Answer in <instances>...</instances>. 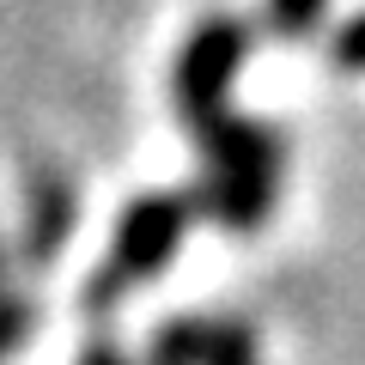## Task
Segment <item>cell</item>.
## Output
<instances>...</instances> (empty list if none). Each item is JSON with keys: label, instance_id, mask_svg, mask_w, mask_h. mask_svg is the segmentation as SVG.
<instances>
[{"label": "cell", "instance_id": "1", "mask_svg": "<svg viewBox=\"0 0 365 365\" xmlns=\"http://www.w3.org/2000/svg\"><path fill=\"white\" fill-rule=\"evenodd\" d=\"M189 140L201 153L195 213L220 220L225 232H256L280 201V170H287L280 134L256 116H232V104H225L213 116L189 122Z\"/></svg>", "mask_w": 365, "mask_h": 365}, {"label": "cell", "instance_id": "2", "mask_svg": "<svg viewBox=\"0 0 365 365\" xmlns=\"http://www.w3.org/2000/svg\"><path fill=\"white\" fill-rule=\"evenodd\" d=\"M195 220V195H177V189H146L122 207L116 232H110V262L86 280V311H116L134 287L158 280V274L177 262L182 237Z\"/></svg>", "mask_w": 365, "mask_h": 365}, {"label": "cell", "instance_id": "3", "mask_svg": "<svg viewBox=\"0 0 365 365\" xmlns=\"http://www.w3.org/2000/svg\"><path fill=\"white\" fill-rule=\"evenodd\" d=\"M244 61H250V25L232 19V13L201 19V25L182 37L177 67H170V98H177L182 128L201 122V116H213V110H225L232 79L244 73Z\"/></svg>", "mask_w": 365, "mask_h": 365}, {"label": "cell", "instance_id": "4", "mask_svg": "<svg viewBox=\"0 0 365 365\" xmlns=\"http://www.w3.org/2000/svg\"><path fill=\"white\" fill-rule=\"evenodd\" d=\"M79 220V189L61 177V170H37L31 177V195H25V232H19V256L31 268H49L61 256L67 232Z\"/></svg>", "mask_w": 365, "mask_h": 365}, {"label": "cell", "instance_id": "5", "mask_svg": "<svg viewBox=\"0 0 365 365\" xmlns=\"http://www.w3.org/2000/svg\"><path fill=\"white\" fill-rule=\"evenodd\" d=\"M213 359V317H165L146 341V365H207Z\"/></svg>", "mask_w": 365, "mask_h": 365}, {"label": "cell", "instance_id": "6", "mask_svg": "<svg viewBox=\"0 0 365 365\" xmlns=\"http://www.w3.org/2000/svg\"><path fill=\"white\" fill-rule=\"evenodd\" d=\"M207 365H256V329L237 317H213V359Z\"/></svg>", "mask_w": 365, "mask_h": 365}, {"label": "cell", "instance_id": "7", "mask_svg": "<svg viewBox=\"0 0 365 365\" xmlns=\"http://www.w3.org/2000/svg\"><path fill=\"white\" fill-rule=\"evenodd\" d=\"M323 13H329V0H268V25L280 37H311L323 25Z\"/></svg>", "mask_w": 365, "mask_h": 365}, {"label": "cell", "instance_id": "8", "mask_svg": "<svg viewBox=\"0 0 365 365\" xmlns=\"http://www.w3.org/2000/svg\"><path fill=\"white\" fill-rule=\"evenodd\" d=\"M329 61H335L341 73H365V13H353L347 25L335 31V49H329Z\"/></svg>", "mask_w": 365, "mask_h": 365}, {"label": "cell", "instance_id": "9", "mask_svg": "<svg viewBox=\"0 0 365 365\" xmlns=\"http://www.w3.org/2000/svg\"><path fill=\"white\" fill-rule=\"evenodd\" d=\"M79 365H134V359H128L110 335H98V341H86V347H79Z\"/></svg>", "mask_w": 365, "mask_h": 365}, {"label": "cell", "instance_id": "10", "mask_svg": "<svg viewBox=\"0 0 365 365\" xmlns=\"http://www.w3.org/2000/svg\"><path fill=\"white\" fill-rule=\"evenodd\" d=\"M13 287V268H6V250H0V292Z\"/></svg>", "mask_w": 365, "mask_h": 365}]
</instances>
